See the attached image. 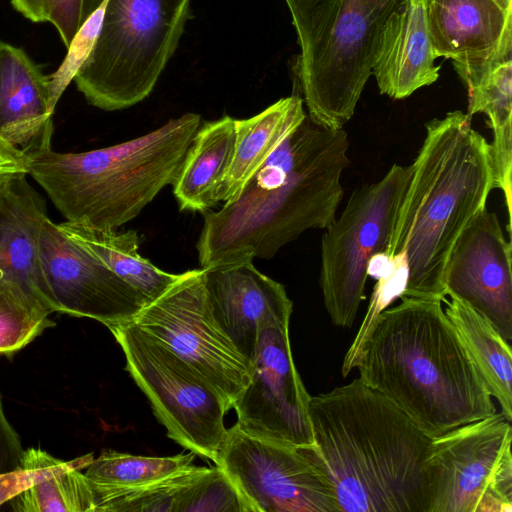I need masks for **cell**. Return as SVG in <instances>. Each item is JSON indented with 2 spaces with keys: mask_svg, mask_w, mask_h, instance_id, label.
I'll list each match as a JSON object with an SVG mask.
<instances>
[{
  "mask_svg": "<svg viewBox=\"0 0 512 512\" xmlns=\"http://www.w3.org/2000/svg\"><path fill=\"white\" fill-rule=\"evenodd\" d=\"M58 226L140 292L149 303L164 294L181 276L165 272L143 258L138 252L139 236L135 230H100L67 221Z\"/></svg>",
  "mask_w": 512,
  "mask_h": 512,
  "instance_id": "cell-24",
  "label": "cell"
},
{
  "mask_svg": "<svg viewBox=\"0 0 512 512\" xmlns=\"http://www.w3.org/2000/svg\"><path fill=\"white\" fill-rule=\"evenodd\" d=\"M404 0H285L300 54L308 118L330 130L352 118L372 75L380 37Z\"/></svg>",
  "mask_w": 512,
  "mask_h": 512,
  "instance_id": "cell-6",
  "label": "cell"
},
{
  "mask_svg": "<svg viewBox=\"0 0 512 512\" xmlns=\"http://www.w3.org/2000/svg\"><path fill=\"white\" fill-rule=\"evenodd\" d=\"M469 95L468 113H484L493 132L490 152L494 173V188L502 190L511 232V173H512V61L498 64L484 82Z\"/></svg>",
  "mask_w": 512,
  "mask_h": 512,
  "instance_id": "cell-25",
  "label": "cell"
},
{
  "mask_svg": "<svg viewBox=\"0 0 512 512\" xmlns=\"http://www.w3.org/2000/svg\"><path fill=\"white\" fill-rule=\"evenodd\" d=\"M201 117L186 113L137 138L80 153L28 152L29 175L67 222L117 230L177 177Z\"/></svg>",
  "mask_w": 512,
  "mask_h": 512,
  "instance_id": "cell-5",
  "label": "cell"
},
{
  "mask_svg": "<svg viewBox=\"0 0 512 512\" xmlns=\"http://www.w3.org/2000/svg\"><path fill=\"white\" fill-rule=\"evenodd\" d=\"M52 312L21 288L0 283V354L12 355L55 326Z\"/></svg>",
  "mask_w": 512,
  "mask_h": 512,
  "instance_id": "cell-28",
  "label": "cell"
},
{
  "mask_svg": "<svg viewBox=\"0 0 512 512\" xmlns=\"http://www.w3.org/2000/svg\"><path fill=\"white\" fill-rule=\"evenodd\" d=\"M174 512H253L236 485L218 465L204 467L179 496Z\"/></svg>",
  "mask_w": 512,
  "mask_h": 512,
  "instance_id": "cell-29",
  "label": "cell"
},
{
  "mask_svg": "<svg viewBox=\"0 0 512 512\" xmlns=\"http://www.w3.org/2000/svg\"><path fill=\"white\" fill-rule=\"evenodd\" d=\"M211 316L250 366L263 319L290 320L293 303L285 287L261 273L253 261L202 268Z\"/></svg>",
  "mask_w": 512,
  "mask_h": 512,
  "instance_id": "cell-17",
  "label": "cell"
},
{
  "mask_svg": "<svg viewBox=\"0 0 512 512\" xmlns=\"http://www.w3.org/2000/svg\"><path fill=\"white\" fill-rule=\"evenodd\" d=\"M425 130L390 242L371 260L368 275L405 271L401 296L444 302L450 254L466 226L486 210L494 173L490 143L469 114L449 112Z\"/></svg>",
  "mask_w": 512,
  "mask_h": 512,
  "instance_id": "cell-1",
  "label": "cell"
},
{
  "mask_svg": "<svg viewBox=\"0 0 512 512\" xmlns=\"http://www.w3.org/2000/svg\"><path fill=\"white\" fill-rule=\"evenodd\" d=\"M376 318L359 379L434 438L497 412L439 300L400 297Z\"/></svg>",
  "mask_w": 512,
  "mask_h": 512,
  "instance_id": "cell-4",
  "label": "cell"
},
{
  "mask_svg": "<svg viewBox=\"0 0 512 512\" xmlns=\"http://www.w3.org/2000/svg\"><path fill=\"white\" fill-rule=\"evenodd\" d=\"M6 177H7V176H0V182H1L4 178H6Z\"/></svg>",
  "mask_w": 512,
  "mask_h": 512,
  "instance_id": "cell-35",
  "label": "cell"
},
{
  "mask_svg": "<svg viewBox=\"0 0 512 512\" xmlns=\"http://www.w3.org/2000/svg\"><path fill=\"white\" fill-rule=\"evenodd\" d=\"M40 255L60 312L107 328L133 321L149 301L97 257L62 232L49 216L40 230Z\"/></svg>",
  "mask_w": 512,
  "mask_h": 512,
  "instance_id": "cell-14",
  "label": "cell"
},
{
  "mask_svg": "<svg viewBox=\"0 0 512 512\" xmlns=\"http://www.w3.org/2000/svg\"><path fill=\"white\" fill-rule=\"evenodd\" d=\"M216 465L253 512H338L333 485L313 445L257 438L235 423L227 429Z\"/></svg>",
  "mask_w": 512,
  "mask_h": 512,
  "instance_id": "cell-11",
  "label": "cell"
},
{
  "mask_svg": "<svg viewBox=\"0 0 512 512\" xmlns=\"http://www.w3.org/2000/svg\"><path fill=\"white\" fill-rule=\"evenodd\" d=\"M132 322L199 373L228 410L233 407L249 382V365L210 314L202 268L181 273Z\"/></svg>",
  "mask_w": 512,
  "mask_h": 512,
  "instance_id": "cell-12",
  "label": "cell"
},
{
  "mask_svg": "<svg viewBox=\"0 0 512 512\" xmlns=\"http://www.w3.org/2000/svg\"><path fill=\"white\" fill-rule=\"evenodd\" d=\"M108 329L124 352L126 370L148 398L167 436L216 464L229 411L220 395L189 364L132 321Z\"/></svg>",
  "mask_w": 512,
  "mask_h": 512,
  "instance_id": "cell-9",
  "label": "cell"
},
{
  "mask_svg": "<svg viewBox=\"0 0 512 512\" xmlns=\"http://www.w3.org/2000/svg\"><path fill=\"white\" fill-rule=\"evenodd\" d=\"M445 288L447 296L467 303L512 340L511 243L495 213L484 210L461 233L449 257Z\"/></svg>",
  "mask_w": 512,
  "mask_h": 512,
  "instance_id": "cell-16",
  "label": "cell"
},
{
  "mask_svg": "<svg viewBox=\"0 0 512 512\" xmlns=\"http://www.w3.org/2000/svg\"><path fill=\"white\" fill-rule=\"evenodd\" d=\"M412 165L394 164L379 181L357 188L321 240L319 284L336 326L353 325L364 299L371 260L390 242Z\"/></svg>",
  "mask_w": 512,
  "mask_h": 512,
  "instance_id": "cell-8",
  "label": "cell"
},
{
  "mask_svg": "<svg viewBox=\"0 0 512 512\" xmlns=\"http://www.w3.org/2000/svg\"><path fill=\"white\" fill-rule=\"evenodd\" d=\"M313 451L338 512H427L431 439L359 377L310 397Z\"/></svg>",
  "mask_w": 512,
  "mask_h": 512,
  "instance_id": "cell-3",
  "label": "cell"
},
{
  "mask_svg": "<svg viewBox=\"0 0 512 512\" xmlns=\"http://www.w3.org/2000/svg\"><path fill=\"white\" fill-rule=\"evenodd\" d=\"M302 98H281L260 113L236 119L233 158L224 179L220 201L235 199L279 145L304 121Z\"/></svg>",
  "mask_w": 512,
  "mask_h": 512,
  "instance_id": "cell-22",
  "label": "cell"
},
{
  "mask_svg": "<svg viewBox=\"0 0 512 512\" xmlns=\"http://www.w3.org/2000/svg\"><path fill=\"white\" fill-rule=\"evenodd\" d=\"M512 426L496 412L431 439L427 512H493L512 497Z\"/></svg>",
  "mask_w": 512,
  "mask_h": 512,
  "instance_id": "cell-10",
  "label": "cell"
},
{
  "mask_svg": "<svg viewBox=\"0 0 512 512\" xmlns=\"http://www.w3.org/2000/svg\"><path fill=\"white\" fill-rule=\"evenodd\" d=\"M93 460V454L89 453L73 460L63 461L40 448L30 447L24 450L18 468L0 473V505L43 479L62 471L82 470L87 468Z\"/></svg>",
  "mask_w": 512,
  "mask_h": 512,
  "instance_id": "cell-30",
  "label": "cell"
},
{
  "mask_svg": "<svg viewBox=\"0 0 512 512\" xmlns=\"http://www.w3.org/2000/svg\"><path fill=\"white\" fill-rule=\"evenodd\" d=\"M83 0H48V19L68 49L79 31Z\"/></svg>",
  "mask_w": 512,
  "mask_h": 512,
  "instance_id": "cell-31",
  "label": "cell"
},
{
  "mask_svg": "<svg viewBox=\"0 0 512 512\" xmlns=\"http://www.w3.org/2000/svg\"><path fill=\"white\" fill-rule=\"evenodd\" d=\"M7 177H8V176H7ZM7 177H6V178H7ZM6 178H4V179L0 182V185H1V183H2Z\"/></svg>",
  "mask_w": 512,
  "mask_h": 512,
  "instance_id": "cell-36",
  "label": "cell"
},
{
  "mask_svg": "<svg viewBox=\"0 0 512 512\" xmlns=\"http://www.w3.org/2000/svg\"><path fill=\"white\" fill-rule=\"evenodd\" d=\"M46 217L45 201L26 175L8 176L1 183L0 283L21 288L52 313H59L40 255V230Z\"/></svg>",
  "mask_w": 512,
  "mask_h": 512,
  "instance_id": "cell-18",
  "label": "cell"
},
{
  "mask_svg": "<svg viewBox=\"0 0 512 512\" xmlns=\"http://www.w3.org/2000/svg\"><path fill=\"white\" fill-rule=\"evenodd\" d=\"M436 57L452 59L474 92L498 64L512 56V0H427Z\"/></svg>",
  "mask_w": 512,
  "mask_h": 512,
  "instance_id": "cell-15",
  "label": "cell"
},
{
  "mask_svg": "<svg viewBox=\"0 0 512 512\" xmlns=\"http://www.w3.org/2000/svg\"><path fill=\"white\" fill-rule=\"evenodd\" d=\"M14 175H29V157L0 132V176Z\"/></svg>",
  "mask_w": 512,
  "mask_h": 512,
  "instance_id": "cell-33",
  "label": "cell"
},
{
  "mask_svg": "<svg viewBox=\"0 0 512 512\" xmlns=\"http://www.w3.org/2000/svg\"><path fill=\"white\" fill-rule=\"evenodd\" d=\"M13 8L34 23L47 22L48 0H11Z\"/></svg>",
  "mask_w": 512,
  "mask_h": 512,
  "instance_id": "cell-34",
  "label": "cell"
},
{
  "mask_svg": "<svg viewBox=\"0 0 512 512\" xmlns=\"http://www.w3.org/2000/svg\"><path fill=\"white\" fill-rule=\"evenodd\" d=\"M194 458L193 452L151 457L105 450L86 468L85 475L94 488H132L162 480L193 464Z\"/></svg>",
  "mask_w": 512,
  "mask_h": 512,
  "instance_id": "cell-26",
  "label": "cell"
},
{
  "mask_svg": "<svg viewBox=\"0 0 512 512\" xmlns=\"http://www.w3.org/2000/svg\"><path fill=\"white\" fill-rule=\"evenodd\" d=\"M446 316L455 328L489 394L512 421V351L497 328L464 301L445 300Z\"/></svg>",
  "mask_w": 512,
  "mask_h": 512,
  "instance_id": "cell-23",
  "label": "cell"
},
{
  "mask_svg": "<svg viewBox=\"0 0 512 512\" xmlns=\"http://www.w3.org/2000/svg\"><path fill=\"white\" fill-rule=\"evenodd\" d=\"M427 0H404L382 31L372 74L381 94L404 99L439 77Z\"/></svg>",
  "mask_w": 512,
  "mask_h": 512,
  "instance_id": "cell-20",
  "label": "cell"
},
{
  "mask_svg": "<svg viewBox=\"0 0 512 512\" xmlns=\"http://www.w3.org/2000/svg\"><path fill=\"white\" fill-rule=\"evenodd\" d=\"M235 120L224 116L198 128L173 185L181 211H208L220 202L236 142Z\"/></svg>",
  "mask_w": 512,
  "mask_h": 512,
  "instance_id": "cell-21",
  "label": "cell"
},
{
  "mask_svg": "<svg viewBox=\"0 0 512 512\" xmlns=\"http://www.w3.org/2000/svg\"><path fill=\"white\" fill-rule=\"evenodd\" d=\"M17 512H95L92 485L81 469L54 474L8 501Z\"/></svg>",
  "mask_w": 512,
  "mask_h": 512,
  "instance_id": "cell-27",
  "label": "cell"
},
{
  "mask_svg": "<svg viewBox=\"0 0 512 512\" xmlns=\"http://www.w3.org/2000/svg\"><path fill=\"white\" fill-rule=\"evenodd\" d=\"M24 448L21 439L8 421L0 393V473L9 472L21 464Z\"/></svg>",
  "mask_w": 512,
  "mask_h": 512,
  "instance_id": "cell-32",
  "label": "cell"
},
{
  "mask_svg": "<svg viewBox=\"0 0 512 512\" xmlns=\"http://www.w3.org/2000/svg\"><path fill=\"white\" fill-rule=\"evenodd\" d=\"M50 76L21 48L0 40V132L26 153L51 147Z\"/></svg>",
  "mask_w": 512,
  "mask_h": 512,
  "instance_id": "cell-19",
  "label": "cell"
},
{
  "mask_svg": "<svg viewBox=\"0 0 512 512\" xmlns=\"http://www.w3.org/2000/svg\"><path fill=\"white\" fill-rule=\"evenodd\" d=\"M191 0H107L101 29L74 82L88 104L115 111L153 91L173 56Z\"/></svg>",
  "mask_w": 512,
  "mask_h": 512,
  "instance_id": "cell-7",
  "label": "cell"
},
{
  "mask_svg": "<svg viewBox=\"0 0 512 512\" xmlns=\"http://www.w3.org/2000/svg\"><path fill=\"white\" fill-rule=\"evenodd\" d=\"M288 319L260 324L249 382L233 403L237 425L247 434L281 443L313 445L308 394L296 369Z\"/></svg>",
  "mask_w": 512,
  "mask_h": 512,
  "instance_id": "cell-13",
  "label": "cell"
},
{
  "mask_svg": "<svg viewBox=\"0 0 512 512\" xmlns=\"http://www.w3.org/2000/svg\"><path fill=\"white\" fill-rule=\"evenodd\" d=\"M348 148L344 129L323 128L306 116L235 199L203 213L196 244L201 268L271 259L304 231L326 229L344 195Z\"/></svg>",
  "mask_w": 512,
  "mask_h": 512,
  "instance_id": "cell-2",
  "label": "cell"
}]
</instances>
